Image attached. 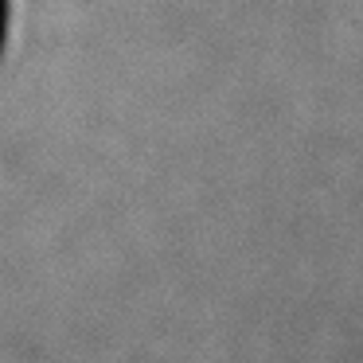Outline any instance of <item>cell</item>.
<instances>
[{
	"label": "cell",
	"instance_id": "6da1fadb",
	"mask_svg": "<svg viewBox=\"0 0 363 363\" xmlns=\"http://www.w3.org/2000/svg\"><path fill=\"white\" fill-rule=\"evenodd\" d=\"M0 12H4V0H0Z\"/></svg>",
	"mask_w": 363,
	"mask_h": 363
}]
</instances>
